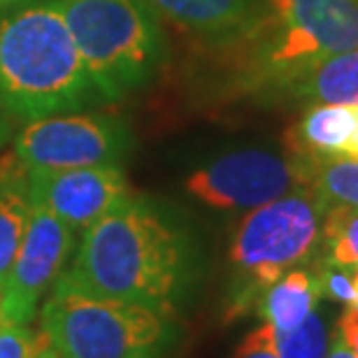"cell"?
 <instances>
[{
  "instance_id": "obj_2",
  "label": "cell",
  "mask_w": 358,
  "mask_h": 358,
  "mask_svg": "<svg viewBox=\"0 0 358 358\" xmlns=\"http://www.w3.org/2000/svg\"><path fill=\"white\" fill-rule=\"evenodd\" d=\"M231 40L242 89L286 96L321 61L358 49V0H261Z\"/></svg>"
},
{
  "instance_id": "obj_12",
  "label": "cell",
  "mask_w": 358,
  "mask_h": 358,
  "mask_svg": "<svg viewBox=\"0 0 358 358\" xmlns=\"http://www.w3.org/2000/svg\"><path fill=\"white\" fill-rule=\"evenodd\" d=\"M159 17L200 38L231 40L261 0H147Z\"/></svg>"
},
{
  "instance_id": "obj_1",
  "label": "cell",
  "mask_w": 358,
  "mask_h": 358,
  "mask_svg": "<svg viewBox=\"0 0 358 358\" xmlns=\"http://www.w3.org/2000/svg\"><path fill=\"white\" fill-rule=\"evenodd\" d=\"M193 245L184 226L152 200L128 196L91 224L61 282L100 298L175 317L193 284Z\"/></svg>"
},
{
  "instance_id": "obj_4",
  "label": "cell",
  "mask_w": 358,
  "mask_h": 358,
  "mask_svg": "<svg viewBox=\"0 0 358 358\" xmlns=\"http://www.w3.org/2000/svg\"><path fill=\"white\" fill-rule=\"evenodd\" d=\"M98 96L145 87L166 56L159 14L147 0H54Z\"/></svg>"
},
{
  "instance_id": "obj_24",
  "label": "cell",
  "mask_w": 358,
  "mask_h": 358,
  "mask_svg": "<svg viewBox=\"0 0 358 358\" xmlns=\"http://www.w3.org/2000/svg\"><path fill=\"white\" fill-rule=\"evenodd\" d=\"M352 110H354V131H352V138H349V142H347L345 159L358 161V105H352Z\"/></svg>"
},
{
  "instance_id": "obj_14",
  "label": "cell",
  "mask_w": 358,
  "mask_h": 358,
  "mask_svg": "<svg viewBox=\"0 0 358 358\" xmlns=\"http://www.w3.org/2000/svg\"><path fill=\"white\" fill-rule=\"evenodd\" d=\"M31 210L26 168L12 152L0 159V284H5L17 259Z\"/></svg>"
},
{
  "instance_id": "obj_13",
  "label": "cell",
  "mask_w": 358,
  "mask_h": 358,
  "mask_svg": "<svg viewBox=\"0 0 358 358\" xmlns=\"http://www.w3.org/2000/svg\"><path fill=\"white\" fill-rule=\"evenodd\" d=\"M319 298L317 266H300L289 270L266 289L256 305V314L263 319V324L275 328V333H286L300 326L317 310Z\"/></svg>"
},
{
  "instance_id": "obj_11",
  "label": "cell",
  "mask_w": 358,
  "mask_h": 358,
  "mask_svg": "<svg viewBox=\"0 0 358 358\" xmlns=\"http://www.w3.org/2000/svg\"><path fill=\"white\" fill-rule=\"evenodd\" d=\"M354 131L352 105H310L286 133V152L300 161L345 156Z\"/></svg>"
},
{
  "instance_id": "obj_18",
  "label": "cell",
  "mask_w": 358,
  "mask_h": 358,
  "mask_svg": "<svg viewBox=\"0 0 358 358\" xmlns=\"http://www.w3.org/2000/svg\"><path fill=\"white\" fill-rule=\"evenodd\" d=\"M279 358H326L328 354V328L324 317L314 310L303 324L293 331L275 333Z\"/></svg>"
},
{
  "instance_id": "obj_27",
  "label": "cell",
  "mask_w": 358,
  "mask_h": 358,
  "mask_svg": "<svg viewBox=\"0 0 358 358\" xmlns=\"http://www.w3.org/2000/svg\"><path fill=\"white\" fill-rule=\"evenodd\" d=\"M5 328V317H3V284H0V331Z\"/></svg>"
},
{
  "instance_id": "obj_6",
  "label": "cell",
  "mask_w": 358,
  "mask_h": 358,
  "mask_svg": "<svg viewBox=\"0 0 358 358\" xmlns=\"http://www.w3.org/2000/svg\"><path fill=\"white\" fill-rule=\"evenodd\" d=\"M324 210L314 193L298 189L256 210H249L231 240L228 319L256 312L261 296L300 266H310L321 245Z\"/></svg>"
},
{
  "instance_id": "obj_26",
  "label": "cell",
  "mask_w": 358,
  "mask_h": 358,
  "mask_svg": "<svg viewBox=\"0 0 358 358\" xmlns=\"http://www.w3.org/2000/svg\"><path fill=\"white\" fill-rule=\"evenodd\" d=\"M21 3H26V0H0V10H7V7H17Z\"/></svg>"
},
{
  "instance_id": "obj_20",
  "label": "cell",
  "mask_w": 358,
  "mask_h": 358,
  "mask_svg": "<svg viewBox=\"0 0 358 358\" xmlns=\"http://www.w3.org/2000/svg\"><path fill=\"white\" fill-rule=\"evenodd\" d=\"M317 277H319V289L321 298H331L335 303H342L347 307L354 305L356 298V270L333 266L321 259L317 263Z\"/></svg>"
},
{
  "instance_id": "obj_10",
  "label": "cell",
  "mask_w": 358,
  "mask_h": 358,
  "mask_svg": "<svg viewBox=\"0 0 358 358\" xmlns=\"http://www.w3.org/2000/svg\"><path fill=\"white\" fill-rule=\"evenodd\" d=\"M26 182L33 205L56 214L75 233H84L128 196L126 177L119 166L66 170L26 168Z\"/></svg>"
},
{
  "instance_id": "obj_7",
  "label": "cell",
  "mask_w": 358,
  "mask_h": 358,
  "mask_svg": "<svg viewBox=\"0 0 358 358\" xmlns=\"http://www.w3.org/2000/svg\"><path fill=\"white\" fill-rule=\"evenodd\" d=\"M131 145V131L121 119L66 112L28 121L14 138V156L24 168L42 170L121 166Z\"/></svg>"
},
{
  "instance_id": "obj_16",
  "label": "cell",
  "mask_w": 358,
  "mask_h": 358,
  "mask_svg": "<svg viewBox=\"0 0 358 358\" xmlns=\"http://www.w3.org/2000/svg\"><path fill=\"white\" fill-rule=\"evenodd\" d=\"M300 161V159H298ZM305 166L307 189L314 193L321 210L349 207L358 210V161L356 159H314L300 161Z\"/></svg>"
},
{
  "instance_id": "obj_17",
  "label": "cell",
  "mask_w": 358,
  "mask_h": 358,
  "mask_svg": "<svg viewBox=\"0 0 358 358\" xmlns=\"http://www.w3.org/2000/svg\"><path fill=\"white\" fill-rule=\"evenodd\" d=\"M321 245L326 263L358 270V210L333 207L324 212Z\"/></svg>"
},
{
  "instance_id": "obj_22",
  "label": "cell",
  "mask_w": 358,
  "mask_h": 358,
  "mask_svg": "<svg viewBox=\"0 0 358 358\" xmlns=\"http://www.w3.org/2000/svg\"><path fill=\"white\" fill-rule=\"evenodd\" d=\"M335 331L340 333V338L345 340V345L352 349V354L358 358V310L347 307L345 314H342L338 319V324H335Z\"/></svg>"
},
{
  "instance_id": "obj_25",
  "label": "cell",
  "mask_w": 358,
  "mask_h": 358,
  "mask_svg": "<svg viewBox=\"0 0 358 358\" xmlns=\"http://www.w3.org/2000/svg\"><path fill=\"white\" fill-rule=\"evenodd\" d=\"M7 138H10V126H7V121L3 117V112H0V147L5 145Z\"/></svg>"
},
{
  "instance_id": "obj_19",
  "label": "cell",
  "mask_w": 358,
  "mask_h": 358,
  "mask_svg": "<svg viewBox=\"0 0 358 358\" xmlns=\"http://www.w3.org/2000/svg\"><path fill=\"white\" fill-rule=\"evenodd\" d=\"M0 358H56L47 335L28 326H5L0 331Z\"/></svg>"
},
{
  "instance_id": "obj_15",
  "label": "cell",
  "mask_w": 358,
  "mask_h": 358,
  "mask_svg": "<svg viewBox=\"0 0 358 358\" xmlns=\"http://www.w3.org/2000/svg\"><path fill=\"white\" fill-rule=\"evenodd\" d=\"M286 96L312 105H358V49L321 61Z\"/></svg>"
},
{
  "instance_id": "obj_5",
  "label": "cell",
  "mask_w": 358,
  "mask_h": 358,
  "mask_svg": "<svg viewBox=\"0 0 358 358\" xmlns=\"http://www.w3.org/2000/svg\"><path fill=\"white\" fill-rule=\"evenodd\" d=\"M40 331L56 358H163L177 338L175 317L54 282Z\"/></svg>"
},
{
  "instance_id": "obj_23",
  "label": "cell",
  "mask_w": 358,
  "mask_h": 358,
  "mask_svg": "<svg viewBox=\"0 0 358 358\" xmlns=\"http://www.w3.org/2000/svg\"><path fill=\"white\" fill-rule=\"evenodd\" d=\"M326 358H356L352 354V349L345 345V340L340 338L338 331H333V335L328 338V354Z\"/></svg>"
},
{
  "instance_id": "obj_9",
  "label": "cell",
  "mask_w": 358,
  "mask_h": 358,
  "mask_svg": "<svg viewBox=\"0 0 358 358\" xmlns=\"http://www.w3.org/2000/svg\"><path fill=\"white\" fill-rule=\"evenodd\" d=\"M75 247V231L45 207L33 205L24 240L3 284L5 326H28L47 289L61 277Z\"/></svg>"
},
{
  "instance_id": "obj_21",
  "label": "cell",
  "mask_w": 358,
  "mask_h": 358,
  "mask_svg": "<svg viewBox=\"0 0 358 358\" xmlns=\"http://www.w3.org/2000/svg\"><path fill=\"white\" fill-rule=\"evenodd\" d=\"M231 358H279L275 328L270 324H261L259 328H254L240 342V347L235 349V354Z\"/></svg>"
},
{
  "instance_id": "obj_3",
  "label": "cell",
  "mask_w": 358,
  "mask_h": 358,
  "mask_svg": "<svg viewBox=\"0 0 358 358\" xmlns=\"http://www.w3.org/2000/svg\"><path fill=\"white\" fill-rule=\"evenodd\" d=\"M96 96L54 0L0 14V112L28 124L80 110Z\"/></svg>"
},
{
  "instance_id": "obj_8",
  "label": "cell",
  "mask_w": 358,
  "mask_h": 358,
  "mask_svg": "<svg viewBox=\"0 0 358 358\" xmlns=\"http://www.w3.org/2000/svg\"><path fill=\"white\" fill-rule=\"evenodd\" d=\"M186 191L214 210L249 212L305 189V166L296 156L268 149H240L198 168L186 177Z\"/></svg>"
}]
</instances>
